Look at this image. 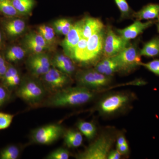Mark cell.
<instances>
[{
  "mask_svg": "<svg viewBox=\"0 0 159 159\" xmlns=\"http://www.w3.org/2000/svg\"><path fill=\"white\" fill-rule=\"evenodd\" d=\"M97 94V91L81 86H70L51 94L44 104L52 107L79 106L92 101L96 97Z\"/></svg>",
  "mask_w": 159,
  "mask_h": 159,
  "instance_id": "obj_1",
  "label": "cell"
},
{
  "mask_svg": "<svg viewBox=\"0 0 159 159\" xmlns=\"http://www.w3.org/2000/svg\"><path fill=\"white\" fill-rule=\"evenodd\" d=\"M130 92H116L106 94L97 102L96 110L105 117L113 116L124 112L131 107L135 98Z\"/></svg>",
  "mask_w": 159,
  "mask_h": 159,
  "instance_id": "obj_2",
  "label": "cell"
},
{
  "mask_svg": "<svg viewBox=\"0 0 159 159\" xmlns=\"http://www.w3.org/2000/svg\"><path fill=\"white\" fill-rule=\"evenodd\" d=\"M118 135L113 130H106L99 134L85 150L77 154L78 159H106L116 141Z\"/></svg>",
  "mask_w": 159,
  "mask_h": 159,
  "instance_id": "obj_3",
  "label": "cell"
},
{
  "mask_svg": "<svg viewBox=\"0 0 159 159\" xmlns=\"http://www.w3.org/2000/svg\"><path fill=\"white\" fill-rule=\"evenodd\" d=\"M48 93L43 83L31 78L21 81L16 92L18 97L32 107L41 104Z\"/></svg>",
  "mask_w": 159,
  "mask_h": 159,
  "instance_id": "obj_4",
  "label": "cell"
},
{
  "mask_svg": "<svg viewBox=\"0 0 159 159\" xmlns=\"http://www.w3.org/2000/svg\"><path fill=\"white\" fill-rule=\"evenodd\" d=\"M75 79L77 85L97 91L110 85L113 78L100 74L94 68L77 71Z\"/></svg>",
  "mask_w": 159,
  "mask_h": 159,
  "instance_id": "obj_5",
  "label": "cell"
},
{
  "mask_svg": "<svg viewBox=\"0 0 159 159\" xmlns=\"http://www.w3.org/2000/svg\"><path fill=\"white\" fill-rule=\"evenodd\" d=\"M119 67V72L128 74L140 66L141 56L136 44L127 46L119 54L113 56Z\"/></svg>",
  "mask_w": 159,
  "mask_h": 159,
  "instance_id": "obj_6",
  "label": "cell"
},
{
  "mask_svg": "<svg viewBox=\"0 0 159 159\" xmlns=\"http://www.w3.org/2000/svg\"><path fill=\"white\" fill-rule=\"evenodd\" d=\"M105 31L104 30L91 36L88 39L87 44L80 66L94 65L103 56V44Z\"/></svg>",
  "mask_w": 159,
  "mask_h": 159,
  "instance_id": "obj_7",
  "label": "cell"
},
{
  "mask_svg": "<svg viewBox=\"0 0 159 159\" xmlns=\"http://www.w3.org/2000/svg\"><path fill=\"white\" fill-rule=\"evenodd\" d=\"M65 129L59 124H50L35 129L31 134V139L35 144L49 145L63 137Z\"/></svg>",
  "mask_w": 159,
  "mask_h": 159,
  "instance_id": "obj_8",
  "label": "cell"
},
{
  "mask_svg": "<svg viewBox=\"0 0 159 159\" xmlns=\"http://www.w3.org/2000/svg\"><path fill=\"white\" fill-rule=\"evenodd\" d=\"M71 77L56 68L51 67L43 76V84L48 93H54L70 86Z\"/></svg>",
  "mask_w": 159,
  "mask_h": 159,
  "instance_id": "obj_9",
  "label": "cell"
},
{
  "mask_svg": "<svg viewBox=\"0 0 159 159\" xmlns=\"http://www.w3.org/2000/svg\"><path fill=\"white\" fill-rule=\"evenodd\" d=\"M129 41L125 40L113 30L108 25L106 29L103 57H109L119 54L129 45Z\"/></svg>",
  "mask_w": 159,
  "mask_h": 159,
  "instance_id": "obj_10",
  "label": "cell"
},
{
  "mask_svg": "<svg viewBox=\"0 0 159 159\" xmlns=\"http://www.w3.org/2000/svg\"><path fill=\"white\" fill-rule=\"evenodd\" d=\"M27 63L29 70L35 77L43 76L52 66L51 60L48 55L43 52L33 54L29 57Z\"/></svg>",
  "mask_w": 159,
  "mask_h": 159,
  "instance_id": "obj_11",
  "label": "cell"
},
{
  "mask_svg": "<svg viewBox=\"0 0 159 159\" xmlns=\"http://www.w3.org/2000/svg\"><path fill=\"white\" fill-rule=\"evenodd\" d=\"M83 19L73 25L68 34L63 40L62 45L66 55L71 57L75 47L82 38Z\"/></svg>",
  "mask_w": 159,
  "mask_h": 159,
  "instance_id": "obj_12",
  "label": "cell"
},
{
  "mask_svg": "<svg viewBox=\"0 0 159 159\" xmlns=\"http://www.w3.org/2000/svg\"><path fill=\"white\" fill-rule=\"evenodd\" d=\"M157 20H150L146 22H142L141 20H136L133 24L125 29H116L117 34L125 40L129 41L136 38L142 34L146 29L153 25Z\"/></svg>",
  "mask_w": 159,
  "mask_h": 159,
  "instance_id": "obj_13",
  "label": "cell"
},
{
  "mask_svg": "<svg viewBox=\"0 0 159 159\" xmlns=\"http://www.w3.org/2000/svg\"><path fill=\"white\" fill-rule=\"evenodd\" d=\"M104 24L99 18L87 17L83 19L82 37L88 39L94 34L104 30Z\"/></svg>",
  "mask_w": 159,
  "mask_h": 159,
  "instance_id": "obj_14",
  "label": "cell"
},
{
  "mask_svg": "<svg viewBox=\"0 0 159 159\" xmlns=\"http://www.w3.org/2000/svg\"><path fill=\"white\" fill-rule=\"evenodd\" d=\"M52 66L57 70L71 77L76 70L75 62L70 57L66 54L56 55L51 60Z\"/></svg>",
  "mask_w": 159,
  "mask_h": 159,
  "instance_id": "obj_15",
  "label": "cell"
},
{
  "mask_svg": "<svg viewBox=\"0 0 159 159\" xmlns=\"http://www.w3.org/2000/svg\"><path fill=\"white\" fill-rule=\"evenodd\" d=\"M133 18L136 20H159V4L149 3L143 7L139 11L134 12Z\"/></svg>",
  "mask_w": 159,
  "mask_h": 159,
  "instance_id": "obj_16",
  "label": "cell"
},
{
  "mask_svg": "<svg viewBox=\"0 0 159 159\" xmlns=\"http://www.w3.org/2000/svg\"><path fill=\"white\" fill-rule=\"evenodd\" d=\"M94 69L100 74L111 77L119 72V67L113 57H103L95 65Z\"/></svg>",
  "mask_w": 159,
  "mask_h": 159,
  "instance_id": "obj_17",
  "label": "cell"
},
{
  "mask_svg": "<svg viewBox=\"0 0 159 159\" xmlns=\"http://www.w3.org/2000/svg\"><path fill=\"white\" fill-rule=\"evenodd\" d=\"M64 142L68 148H76L82 144V134L79 130L70 129L65 130L63 136Z\"/></svg>",
  "mask_w": 159,
  "mask_h": 159,
  "instance_id": "obj_18",
  "label": "cell"
},
{
  "mask_svg": "<svg viewBox=\"0 0 159 159\" xmlns=\"http://www.w3.org/2000/svg\"><path fill=\"white\" fill-rule=\"evenodd\" d=\"M4 29L7 34L14 37L23 33L26 28L25 22L20 19H14L7 21L4 24Z\"/></svg>",
  "mask_w": 159,
  "mask_h": 159,
  "instance_id": "obj_19",
  "label": "cell"
},
{
  "mask_svg": "<svg viewBox=\"0 0 159 159\" xmlns=\"http://www.w3.org/2000/svg\"><path fill=\"white\" fill-rule=\"evenodd\" d=\"M140 54L149 57L159 56V37L156 36L145 43L140 51Z\"/></svg>",
  "mask_w": 159,
  "mask_h": 159,
  "instance_id": "obj_20",
  "label": "cell"
},
{
  "mask_svg": "<svg viewBox=\"0 0 159 159\" xmlns=\"http://www.w3.org/2000/svg\"><path fill=\"white\" fill-rule=\"evenodd\" d=\"M77 126L78 130L89 140H93L97 136V126L93 122L80 120Z\"/></svg>",
  "mask_w": 159,
  "mask_h": 159,
  "instance_id": "obj_21",
  "label": "cell"
},
{
  "mask_svg": "<svg viewBox=\"0 0 159 159\" xmlns=\"http://www.w3.org/2000/svg\"><path fill=\"white\" fill-rule=\"evenodd\" d=\"M20 15L30 14L35 5V0H11Z\"/></svg>",
  "mask_w": 159,
  "mask_h": 159,
  "instance_id": "obj_22",
  "label": "cell"
},
{
  "mask_svg": "<svg viewBox=\"0 0 159 159\" xmlns=\"http://www.w3.org/2000/svg\"><path fill=\"white\" fill-rule=\"evenodd\" d=\"M26 51L19 46H14L9 48L6 53V58L11 62H16L21 60L25 56Z\"/></svg>",
  "mask_w": 159,
  "mask_h": 159,
  "instance_id": "obj_23",
  "label": "cell"
},
{
  "mask_svg": "<svg viewBox=\"0 0 159 159\" xmlns=\"http://www.w3.org/2000/svg\"><path fill=\"white\" fill-rule=\"evenodd\" d=\"M87 42L88 39L82 38L75 47L72 57H71L75 63H77L80 65L85 52Z\"/></svg>",
  "mask_w": 159,
  "mask_h": 159,
  "instance_id": "obj_24",
  "label": "cell"
},
{
  "mask_svg": "<svg viewBox=\"0 0 159 159\" xmlns=\"http://www.w3.org/2000/svg\"><path fill=\"white\" fill-rule=\"evenodd\" d=\"M0 12L9 17H16L20 15L11 0H0Z\"/></svg>",
  "mask_w": 159,
  "mask_h": 159,
  "instance_id": "obj_25",
  "label": "cell"
},
{
  "mask_svg": "<svg viewBox=\"0 0 159 159\" xmlns=\"http://www.w3.org/2000/svg\"><path fill=\"white\" fill-rule=\"evenodd\" d=\"M121 13V19L133 18L134 11L126 0H114Z\"/></svg>",
  "mask_w": 159,
  "mask_h": 159,
  "instance_id": "obj_26",
  "label": "cell"
},
{
  "mask_svg": "<svg viewBox=\"0 0 159 159\" xmlns=\"http://www.w3.org/2000/svg\"><path fill=\"white\" fill-rule=\"evenodd\" d=\"M20 149L17 146L10 145L0 152V159H16L19 157Z\"/></svg>",
  "mask_w": 159,
  "mask_h": 159,
  "instance_id": "obj_27",
  "label": "cell"
},
{
  "mask_svg": "<svg viewBox=\"0 0 159 159\" xmlns=\"http://www.w3.org/2000/svg\"><path fill=\"white\" fill-rule=\"evenodd\" d=\"M25 42L32 43L45 49L48 47L49 44L39 33H31L28 34L26 36Z\"/></svg>",
  "mask_w": 159,
  "mask_h": 159,
  "instance_id": "obj_28",
  "label": "cell"
},
{
  "mask_svg": "<svg viewBox=\"0 0 159 159\" xmlns=\"http://www.w3.org/2000/svg\"><path fill=\"white\" fill-rule=\"evenodd\" d=\"M39 33L42 35L48 43H53L55 39V31L50 26L43 25L39 27Z\"/></svg>",
  "mask_w": 159,
  "mask_h": 159,
  "instance_id": "obj_29",
  "label": "cell"
},
{
  "mask_svg": "<svg viewBox=\"0 0 159 159\" xmlns=\"http://www.w3.org/2000/svg\"><path fill=\"white\" fill-rule=\"evenodd\" d=\"M70 152L67 149L64 148H57L51 152L46 157L47 159H68Z\"/></svg>",
  "mask_w": 159,
  "mask_h": 159,
  "instance_id": "obj_30",
  "label": "cell"
},
{
  "mask_svg": "<svg viewBox=\"0 0 159 159\" xmlns=\"http://www.w3.org/2000/svg\"><path fill=\"white\" fill-rule=\"evenodd\" d=\"M14 115L0 112V130L8 128L11 125Z\"/></svg>",
  "mask_w": 159,
  "mask_h": 159,
  "instance_id": "obj_31",
  "label": "cell"
},
{
  "mask_svg": "<svg viewBox=\"0 0 159 159\" xmlns=\"http://www.w3.org/2000/svg\"><path fill=\"white\" fill-rule=\"evenodd\" d=\"M144 66L148 70L159 76V59L154 60L147 63H140V66Z\"/></svg>",
  "mask_w": 159,
  "mask_h": 159,
  "instance_id": "obj_32",
  "label": "cell"
},
{
  "mask_svg": "<svg viewBox=\"0 0 159 159\" xmlns=\"http://www.w3.org/2000/svg\"><path fill=\"white\" fill-rule=\"evenodd\" d=\"M18 74H19V73L17 69L15 68L13 66H8L7 70L2 79L4 85L6 87L10 80Z\"/></svg>",
  "mask_w": 159,
  "mask_h": 159,
  "instance_id": "obj_33",
  "label": "cell"
},
{
  "mask_svg": "<svg viewBox=\"0 0 159 159\" xmlns=\"http://www.w3.org/2000/svg\"><path fill=\"white\" fill-rule=\"evenodd\" d=\"M10 97L9 90L5 86L0 85V107L9 100Z\"/></svg>",
  "mask_w": 159,
  "mask_h": 159,
  "instance_id": "obj_34",
  "label": "cell"
},
{
  "mask_svg": "<svg viewBox=\"0 0 159 159\" xmlns=\"http://www.w3.org/2000/svg\"><path fill=\"white\" fill-rule=\"evenodd\" d=\"M59 20L62 26L61 34L66 36L70 31L74 24H72L70 20L66 19H61Z\"/></svg>",
  "mask_w": 159,
  "mask_h": 159,
  "instance_id": "obj_35",
  "label": "cell"
},
{
  "mask_svg": "<svg viewBox=\"0 0 159 159\" xmlns=\"http://www.w3.org/2000/svg\"><path fill=\"white\" fill-rule=\"evenodd\" d=\"M25 44L26 47H27V48L34 54L42 53L44 50L45 49L40 46L34 44L32 43L25 42Z\"/></svg>",
  "mask_w": 159,
  "mask_h": 159,
  "instance_id": "obj_36",
  "label": "cell"
},
{
  "mask_svg": "<svg viewBox=\"0 0 159 159\" xmlns=\"http://www.w3.org/2000/svg\"><path fill=\"white\" fill-rule=\"evenodd\" d=\"M21 81V80L19 74H18L10 80V81L6 86V87L8 89V88H13L16 87L17 86L18 87Z\"/></svg>",
  "mask_w": 159,
  "mask_h": 159,
  "instance_id": "obj_37",
  "label": "cell"
},
{
  "mask_svg": "<svg viewBox=\"0 0 159 159\" xmlns=\"http://www.w3.org/2000/svg\"><path fill=\"white\" fill-rule=\"evenodd\" d=\"M8 67L5 58L0 55V80L2 79Z\"/></svg>",
  "mask_w": 159,
  "mask_h": 159,
  "instance_id": "obj_38",
  "label": "cell"
},
{
  "mask_svg": "<svg viewBox=\"0 0 159 159\" xmlns=\"http://www.w3.org/2000/svg\"><path fill=\"white\" fill-rule=\"evenodd\" d=\"M117 149L122 155H127L129 153V146L127 142L122 145L117 146Z\"/></svg>",
  "mask_w": 159,
  "mask_h": 159,
  "instance_id": "obj_39",
  "label": "cell"
},
{
  "mask_svg": "<svg viewBox=\"0 0 159 159\" xmlns=\"http://www.w3.org/2000/svg\"><path fill=\"white\" fill-rule=\"evenodd\" d=\"M122 155L117 149H111L107 156L108 159H119L121 158Z\"/></svg>",
  "mask_w": 159,
  "mask_h": 159,
  "instance_id": "obj_40",
  "label": "cell"
},
{
  "mask_svg": "<svg viewBox=\"0 0 159 159\" xmlns=\"http://www.w3.org/2000/svg\"><path fill=\"white\" fill-rule=\"evenodd\" d=\"M116 141V146L122 145L125 142H127L125 136L122 134H120L117 135Z\"/></svg>",
  "mask_w": 159,
  "mask_h": 159,
  "instance_id": "obj_41",
  "label": "cell"
},
{
  "mask_svg": "<svg viewBox=\"0 0 159 159\" xmlns=\"http://www.w3.org/2000/svg\"><path fill=\"white\" fill-rule=\"evenodd\" d=\"M54 31H56L57 33L61 34V31H62V26L61 25L59 20H57L55 21L54 23Z\"/></svg>",
  "mask_w": 159,
  "mask_h": 159,
  "instance_id": "obj_42",
  "label": "cell"
},
{
  "mask_svg": "<svg viewBox=\"0 0 159 159\" xmlns=\"http://www.w3.org/2000/svg\"><path fill=\"white\" fill-rule=\"evenodd\" d=\"M157 29L159 33V20H157Z\"/></svg>",
  "mask_w": 159,
  "mask_h": 159,
  "instance_id": "obj_43",
  "label": "cell"
},
{
  "mask_svg": "<svg viewBox=\"0 0 159 159\" xmlns=\"http://www.w3.org/2000/svg\"><path fill=\"white\" fill-rule=\"evenodd\" d=\"M2 34H1V32H0V44H1V43H2Z\"/></svg>",
  "mask_w": 159,
  "mask_h": 159,
  "instance_id": "obj_44",
  "label": "cell"
}]
</instances>
